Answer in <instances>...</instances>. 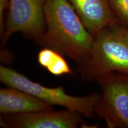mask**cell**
Wrapping results in <instances>:
<instances>
[{"label":"cell","instance_id":"8992f818","mask_svg":"<svg viewBox=\"0 0 128 128\" xmlns=\"http://www.w3.org/2000/svg\"><path fill=\"white\" fill-rule=\"evenodd\" d=\"M82 115L66 108L22 114H2L0 124L7 128H76L84 124Z\"/></svg>","mask_w":128,"mask_h":128},{"label":"cell","instance_id":"7a4b0ae2","mask_svg":"<svg viewBox=\"0 0 128 128\" xmlns=\"http://www.w3.org/2000/svg\"><path fill=\"white\" fill-rule=\"evenodd\" d=\"M77 71L86 81L119 72L128 74V29L116 22L94 38L89 56L78 65Z\"/></svg>","mask_w":128,"mask_h":128},{"label":"cell","instance_id":"277c9868","mask_svg":"<svg viewBox=\"0 0 128 128\" xmlns=\"http://www.w3.org/2000/svg\"><path fill=\"white\" fill-rule=\"evenodd\" d=\"M102 90L94 114L108 128H128V74L112 72L96 80Z\"/></svg>","mask_w":128,"mask_h":128},{"label":"cell","instance_id":"8fae6325","mask_svg":"<svg viewBox=\"0 0 128 128\" xmlns=\"http://www.w3.org/2000/svg\"><path fill=\"white\" fill-rule=\"evenodd\" d=\"M9 0H0V35L2 38L4 33L6 24L4 20L5 10L9 8Z\"/></svg>","mask_w":128,"mask_h":128},{"label":"cell","instance_id":"5b68a950","mask_svg":"<svg viewBox=\"0 0 128 128\" xmlns=\"http://www.w3.org/2000/svg\"><path fill=\"white\" fill-rule=\"evenodd\" d=\"M46 0H9V12L4 33L1 39L4 46L15 33L40 44L46 32L44 7Z\"/></svg>","mask_w":128,"mask_h":128},{"label":"cell","instance_id":"52a82bcc","mask_svg":"<svg viewBox=\"0 0 128 128\" xmlns=\"http://www.w3.org/2000/svg\"><path fill=\"white\" fill-rule=\"evenodd\" d=\"M93 38L103 28L118 22L108 0H68Z\"/></svg>","mask_w":128,"mask_h":128},{"label":"cell","instance_id":"9c48e42d","mask_svg":"<svg viewBox=\"0 0 128 128\" xmlns=\"http://www.w3.org/2000/svg\"><path fill=\"white\" fill-rule=\"evenodd\" d=\"M38 60L42 66L54 76L72 75L74 73L64 55L50 48L42 49L38 54Z\"/></svg>","mask_w":128,"mask_h":128},{"label":"cell","instance_id":"ba28073f","mask_svg":"<svg viewBox=\"0 0 128 128\" xmlns=\"http://www.w3.org/2000/svg\"><path fill=\"white\" fill-rule=\"evenodd\" d=\"M52 110V105L21 90L11 87L0 89V113L2 114Z\"/></svg>","mask_w":128,"mask_h":128},{"label":"cell","instance_id":"6da1fadb","mask_svg":"<svg viewBox=\"0 0 128 128\" xmlns=\"http://www.w3.org/2000/svg\"><path fill=\"white\" fill-rule=\"evenodd\" d=\"M46 32L41 45L50 48L77 63L89 56L94 38L68 0H46Z\"/></svg>","mask_w":128,"mask_h":128},{"label":"cell","instance_id":"3957f363","mask_svg":"<svg viewBox=\"0 0 128 128\" xmlns=\"http://www.w3.org/2000/svg\"><path fill=\"white\" fill-rule=\"evenodd\" d=\"M0 81L7 87L24 91L49 104L60 106L88 118L95 116L94 106L100 97V94L97 92L84 97L69 95L62 86L47 87L32 81L13 69L3 65L0 66Z\"/></svg>","mask_w":128,"mask_h":128},{"label":"cell","instance_id":"30bf717a","mask_svg":"<svg viewBox=\"0 0 128 128\" xmlns=\"http://www.w3.org/2000/svg\"><path fill=\"white\" fill-rule=\"evenodd\" d=\"M108 2L118 23L128 29V0H108Z\"/></svg>","mask_w":128,"mask_h":128}]
</instances>
